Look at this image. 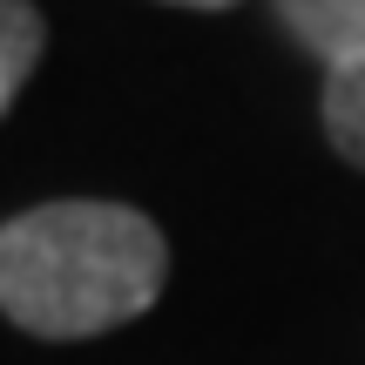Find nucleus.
<instances>
[{
  "label": "nucleus",
  "instance_id": "obj_5",
  "mask_svg": "<svg viewBox=\"0 0 365 365\" xmlns=\"http://www.w3.org/2000/svg\"><path fill=\"white\" fill-rule=\"evenodd\" d=\"M170 7H203V14H223V7H237V0H170Z\"/></svg>",
  "mask_w": 365,
  "mask_h": 365
},
{
  "label": "nucleus",
  "instance_id": "obj_4",
  "mask_svg": "<svg viewBox=\"0 0 365 365\" xmlns=\"http://www.w3.org/2000/svg\"><path fill=\"white\" fill-rule=\"evenodd\" d=\"M318 108H325L331 149H339L345 163H359V170H365V61L325 75V102H318Z\"/></svg>",
  "mask_w": 365,
  "mask_h": 365
},
{
  "label": "nucleus",
  "instance_id": "obj_3",
  "mask_svg": "<svg viewBox=\"0 0 365 365\" xmlns=\"http://www.w3.org/2000/svg\"><path fill=\"white\" fill-rule=\"evenodd\" d=\"M41 54H48V21L34 0H0V115L21 102V88L34 81Z\"/></svg>",
  "mask_w": 365,
  "mask_h": 365
},
{
  "label": "nucleus",
  "instance_id": "obj_2",
  "mask_svg": "<svg viewBox=\"0 0 365 365\" xmlns=\"http://www.w3.org/2000/svg\"><path fill=\"white\" fill-rule=\"evenodd\" d=\"M277 21L304 54L325 61V75L365 61V0H277Z\"/></svg>",
  "mask_w": 365,
  "mask_h": 365
},
{
  "label": "nucleus",
  "instance_id": "obj_1",
  "mask_svg": "<svg viewBox=\"0 0 365 365\" xmlns=\"http://www.w3.org/2000/svg\"><path fill=\"white\" fill-rule=\"evenodd\" d=\"M170 284V244L129 203L68 196L0 223V312L27 339H102Z\"/></svg>",
  "mask_w": 365,
  "mask_h": 365
}]
</instances>
